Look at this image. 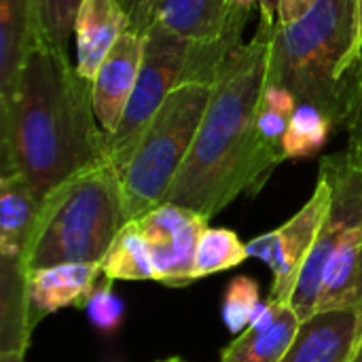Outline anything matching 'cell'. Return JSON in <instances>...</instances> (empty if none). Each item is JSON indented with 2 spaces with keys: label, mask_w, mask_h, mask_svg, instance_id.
<instances>
[{
  "label": "cell",
  "mask_w": 362,
  "mask_h": 362,
  "mask_svg": "<svg viewBox=\"0 0 362 362\" xmlns=\"http://www.w3.org/2000/svg\"><path fill=\"white\" fill-rule=\"evenodd\" d=\"M0 174L21 176L40 202L68 178L108 161L93 83L47 38L34 42L11 98L0 104Z\"/></svg>",
  "instance_id": "6da1fadb"
},
{
  "label": "cell",
  "mask_w": 362,
  "mask_h": 362,
  "mask_svg": "<svg viewBox=\"0 0 362 362\" xmlns=\"http://www.w3.org/2000/svg\"><path fill=\"white\" fill-rule=\"evenodd\" d=\"M276 23L259 19L255 38L223 64L193 146L163 204L210 221L240 195L257 193L282 163L257 140V110L269 83Z\"/></svg>",
  "instance_id": "7a4b0ae2"
},
{
  "label": "cell",
  "mask_w": 362,
  "mask_h": 362,
  "mask_svg": "<svg viewBox=\"0 0 362 362\" xmlns=\"http://www.w3.org/2000/svg\"><path fill=\"white\" fill-rule=\"evenodd\" d=\"M127 223L121 176L108 159L45 195L25 248V272L62 263L102 265Z\"/></svg>",
  "instance_id": "3957f363"
},
{
  "label": "cell",
  "mask_w": 362,
  "mask_h": 362,
  "mask_svg": "<svg viewBox=\"0 0 362 362\" xmlns=\"http://www.w3.org/2000/svg\"><path fill=\"white\" fill-rule=\"evenodd\" d=\"M354 36V0H318L301 19L276 23L269 83L288 89L299 104L329 115L337 127L339 81Z\"/></svg>",
  "instance_id": "277c9868"
},
{
  "label": "cell",
  "mask_w": 362,
  "mask_h": 362,
  "mask_svg": "<svg viewBox=\"0 0 362 362\" xmlns=\"http://www.w3.org/2000/svg\"><path fill=\"white\" fill-rule=\"evenodd\" d=\"M212 85L178 83L144 127L121 172L129 223L165 202L202 125Z\"/></svg>",
  "instance_id": "5b68a950"
},
{
  "label": "cell",
  "mask_w": 362,
  "mask_h": 362,
  "mask_svg": "<svg viewBox=\"0 0 362 362\" xmlns=\"http://www.w3.org/2000/svg\"><path fill=\"white\" fill-rule=\"evenodd\" d=\"M144 57L134 93L125 106L117 132L106 140L108 159L117 168L119 176L125 170L144 127L157 115L172 89L182 83L191 51V42L165 32L159 25H151L144 32Z\"/></svg>",
  "instance_id": "8992f818"
},
{
  "label": "cell",
  "mask_w": 362,
  "mask_h": 362,
  "mask_svg": "<svg viewBox=\"0 0 362 362\" xmlns=\"http://www.w3.org/2000/svg\"><path fill=\"white\" fill-rule=\"evenodd\" d=\"M227 19V0H159L151 25L191 42L182 83L214 85L227 57L244 45L246 25Z\"/></svg>",
  "instance_id": "52a82bcc"
},
{
  "label": "cell",
  "mask_w": 362,
  "mask_h": 362,
  "mask_svg": "<svg viewBox=\"0 0 362 362\" xmlns=\"http://www.w3.org/2000/svg\"><path fill=\"white\" fill-rule=\"evenodd\" d=\"M320 172L331 182V208L322 223V229L318 233V240L314 244V250L310 259L303 265V272L299 276L297 288L293 293V308L299 314L301 320L316 314V303L320 297L322 276L325 269L335 255V250L341 246V242L354 231L362 227V170L352 165L341 155H329L320 161Z\"/></svg>",
  "instance_id": "ba28073f"
},
{
  "label": "cell",
  "mask_w": 362,
  "mask_h": 362,
  "mask_svg": "<svg viewBox=\"0 0 362 362\" xmlns=\"http://www.w3.org/2000/svg\"><path fill=\"white\" fill-rule=\"evenodd\" d=\"M331 182L320 172L308 204L282 227L263 233L246 244L248 257L261 259L274 274L272 301H291L305 261L310 259L322 223L331 208Z\"/></svg>",
  "instance_id": "9c48e42d"
},
{
  "label": "cell",
  "mask_w": 362,
  "mask_h": 362,
  "mask_svg": "<svg viewBox=\"0 0 362 362\" xmlns=\"http://www.w3.org/2000/svg\"><path fill=\"white\" fill-rule=\"evenodd\" d=\"M134 223L148 244L153 282L174 288L195 282V252L208 229L206 216L176 204H161Z\"/></svg>",
  "instance_id": "30bf717a"
},
{
  "label": "cell",
  "mask_w": 362,
  "mask_h": 362,
  "mask_svg": "<svg viewBox=\"0 0 362 362\" xmlns=\"http://www.w3.org/2000/svg\"><path fill=\"white\" fill-rule=\"evenodd\" d=\"M40 208L38 195L17 174H0V291L28 288L25 248Z\"/></svg>",
  "instance_id": "8fae6325"
},
{
  "label": "cell",
  "mask_w": 362,
  "mask_h": 362,
  "mask_svg": "<svg viewBox=\"0 0 362 362\" xmlns=\"http://www.w3.org/2000/svg\"><path fill=\"white\" fill-rule=\"evenodd\" d=\"M144 40V34L125 30L93 78V108L106 140L117 132L125 106L134 93L142 68Z\"/></svg>",
  "instance_id": "7c38bea8"
},
{
  "label": "cell",
  "mask_w": 362,
  "mask_h": 362,
  "mask_svg": "<svg viewBox=\"0 0 362 362\" xmlns=\"http://www.w3.org/2000/svg\"><path fill=\"white\" fill-rule=\"evenodd\" d=\"M362 329V310H322L301 320L280 362H348Z\"/></svg>",
  "instance_id": "4fadbf2b"
},
{
  "label": "cell",
  "mask_w": 362,
  "mask_h": 362,
  "mask_svg": "<svg viewBox=\"0 0 362 362\" xmlns=\"http://www.w3.org/2000/svg\"><path fill=\"white\" fill-rule=\"evenodd\" d=\"M102 276L100 265L85 263H62L53 267L34 269L28 274V305L32 327L62 310V308H85L89 295L98 286Z\"/></svg>",
  "instance_id": "5bb4252c"
},
{
  "label": "cell",
  "mask_w": 362,
  "mask_h": 362,
  "mask_svg": "<svg viewBox=\"0 0 362 362\" xmlns=\"http://www.w3.org/2000/svg\"><path fill=\"white\" fill-rule=\"evenodd\" d=\"M129 30V15L121 0H83L74 23L76 70L83 78H95L102 62Z\"/></svg>",
  "instance_id": "9a60e30c"
},
{
  "label": "cell",
  "mask_w": 362,
  "mask_h": 362,
  "mask_svg": "<svg viewBox=\"0 0 362 362\" xmlns=\"http://www.w3.org/2000/svg\"><path fill=\"white\" fill-rule=\"evenodd\" d=\"M38 38L36 0H0V104L13 93L25 55Z\"/></svg>",
  "instance_id": "2e32d148"
},
{
  "label": "cell",
  "mask_w": 362,
  "mask_h": 362,
  "mask_svg": "<svg viewBox=\"0 0 362 362\" xmlns=\"http://www.w3.org/2000/svg\"><path fill=\"white\" fill-rule=\"evenodd\" d=\"M276 318L267 327H248L221 354V362H280L288 352L301 318L291 301H276Z\"/></svg>",
  "instance_id": "e0dca14e"
},
{
  "label": "cell",
  "mask_w": 362,
  "mask_h": 362,
  "mask_svg": "<svg viewBox=\"0 0 362 362\" xmlns=\"http://www.w3.org/2000/svg\"><path fill=\"white\" fill-rule=\"evenodd\" d=\"M362 310V227L354 229L331 257L316 312Z\"/></svg>",
  "instance_id": "ac0fdd59"
},
{
  "label": "cell",
  "mask_w": 362,
  "mask_h": 362,
  "mask_svg": "<svg viewBox=\"0 0 362 362\" xmlns=\"http://www.w3.org/2000/svg\"><path fill=\"white\" fill-rule=\"evenodd\" d=\"M100 267L104 280L110 282H146L155 278L148 244L134 221L123 227Z\"/></svg>",
  "instance_id": "d6986e66"
},
{
  "label": "cell",
  "mask_w": 362,
  "mask_h": 362,
  "mask_svg": "<svg viewBox=\"0 0 362 362\" xmlns=\"http://www.w3.org/2000/svg\"><path fill=\"white\" fill-rule=\"evenodd\" d=\"M297 106L299 102L288 89L267 83L257 110V140L269 155L280 161H286L284 138Z\"/></svg>",
  "instance_id": "ffe728a7"
},
{
  "label": "cell",
  "mask_w": 362,
  "mask_h": 362,
  "mask_svg": "<svg viewBox=\"0 0 362 362\" xmlns=\"http://www.w3.org/2000/svg\"><path fill=\"white\" fill-rule=\"evenodd\" d=\"M339 125L348 134V146L344 151L348 161L362 170V55L346 68L339 81Z\"/></svg>",
  "instance_id": "44dd1931"
},
{
  "label": "cell",
  "mask_w": 362,
  "mask_h": 362,
  "mask_svg": "<svg viewBox=\"0 0 362 362\" xmlns=\"http://www.w3.org/2000/svg\"><path fill=\"white\" fill-rule=\"evenodd\" d=\"M335 127L333 119L320 108L310 104H299L284 138V157L303 159L316 155L329 140L331 129Z\"/></svg>",
  "instance_id": "7402d4cb"
},
{
  "label": "cell",
  "mask_w": 362,
  "mask_h": 362,
  "mask_svg": "<svg viewBox=\"0 0 362 362\" xmlns=\"http://www.w3.org/2000/svg\"><path fill=\"white\" fill-rule=\"evenodd\" d=\"M248 259L246 244L229 229L208 227L195 252V280L242 265Z\"/></svg>",
  "instance_id": "603a6c76"
},
{
  "label": "cell",
  "mask_w": 362,
  "mask_h": 362,
  "mask_svg": "<svg viewBox=\"0 0 362 362\" xmlns=\"http://www.w3.org/2000/svg\"><path fill=\"white\" fill-rule=\"evenodd\" d=\"M259 305H261V297H259L257 282L248 276L233 278L225 291V301H223V320L227 329L233 335L244 333L250 327V320L259 310Z\"/></svg>",
  "instance_id": "cb8c5ba5"
},
{
  "label": "cell",
  "mask_w": 362,
  "mask_h": 362,
  "mask_svg": "<svg viewBox=\"0 0 362 362\" xmlns=\"http://www.w3.org/2000/svg\"><path fill=\"white\" fill-rule=\"evenodd\" d=\"M83 0H36L42 36L62 51H68L74 38L76 13Z\"/></svg>",
  "instance_id": "d4e9b609"
},
{
  "label": "cell",
  "mask_w": 362,
  "mask_h": 362,
  "mask_svg": "<svg viewBox=\"0 0 362 362\" xmlns=\"http://www.w3.org/2000/svg\"><path fill=\"white\" fill-rule=\"evenodd\" d=\"M87 316L89 320L100 329V331H115L125 314V305L123 301L112 293V282L106 280V284H98L93 288V293L89 295L87 303H85Z\"/></svg>",
  "instance_id": "484cf974"
},
{
  "label": "cell",
  "mask_w": 362,
  "mask_h": 362,
  "mask_svg": "<svg viewBox=\"0 0 362 362\" xmlns=\"http://www.w3.org/2000/svg\"><path fill=\"white\" fill-rule=\"evenodd\" d=\"M229 15L246 19L252 11H259V19L263 21H278V0H227Z\"/></svg>",
  "instance_id": "4316f807"
},
{
  "label": "cell",
  "mask_w": 362,
  "mask_h": 362,
  "mask_svg": "<svg viewBox=\"0 0 362 362\" xmlns=\"http://www.w3.org/2000/svg\"><path fill=\"white\" fill-rule=\"evenodd\" d=\"M121 2L129 15V30L144 34L155 19L159 0H121Z\"/></svg>",
  "instance_id": "83f0119b"
},
{
  "label": "cell",
  "mask_w": 362,
  "mask_h": 362,
  "mask_svg": "<svg viewBox=\"0 0 362 362\" xmlns=\"http://www.w3.org/2000/svg\"><path fill=\"white\" fill-rule=\"evenodd\" d=\"M318 0H278V23H293L301 19Z\"/></svg>",
  "instance_id": "f1b7e54d"
},
{
  "label": "cell",
  "mask_w": 362,
  "mask_h": 362,
  "mask_svg": "<svg viewBox=\"0 0 362 362\" xmlns=\"http://www.w3.org/2000/svg\"><path fill=\"white\" fill-rule=\"evenodd\" d=\"M362 55V0H354V36H352V49L346 62V68L352 66Z\"/></svg>",
  "instance_id": "f546056e"
},
{
  "label": "cell",
  "mask_w": 362,
  "mask_h": 362,
  "mask_svg": "<svg viewBox=\"0 0 362 362\" xmlns=\"http://www.w3.org/2000/svg\"><path fill=\"white\" fill-rule=\"evenodd\" d=\"M23 352H0V362H23Z\"/></svg>",
  "instance_id": "4dcf8cb0"
},
{
  "label": "cell",
  "mask_w": 362,
  "mask_h": 362,
  "mask_svg": "<svg viewBox=\"0 0 362 362\" xmlns=\"http://www.w3.org/2000/svg\"><path fill=\"white\" fill-rule=\"evenodd\" d=\"M348 362H362V329H361V335H358V339H356L354 352H352V356H350V361Z\"/></svg>",
  "instance_id": "1f68e13d"
},
{
  "label": "cell",
  "mask_w": 362,
  "mask_h": 362,
  "mask_svg": "<svg viewBox=\"0 0 362 362\" xmlns=\"http://www.w3.org/2000/svg\"><path fill=\"white\" fill-rule=\"evenodd\" d=\"M157 362H187V361H182V358H178V356H172V358H165V361H157Z\"/></svg>",
  "instance_id": "d6a6232c"
}]
</instances>
